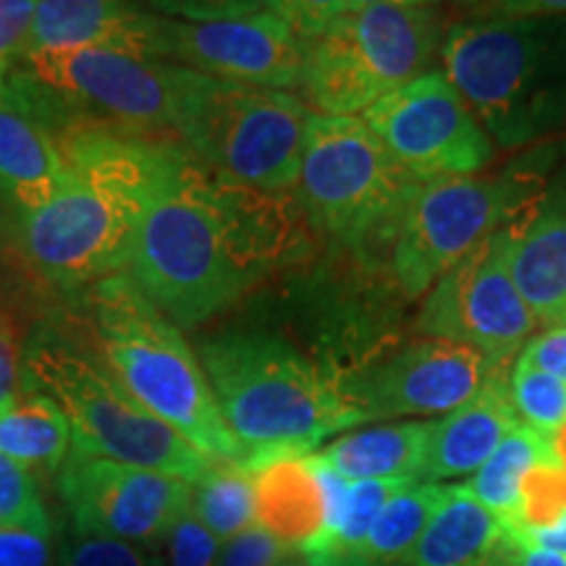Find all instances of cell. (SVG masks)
Here are the masks:
<instances>
[{"instance_id": "cell-18", "label": "cell", "mask_w": 566, "mask_h": 566, "mask_svg": "<svg viewBox=\"0 0 566 566\" xmlns=\"http://www.w3.org/2000/svg\"><path fill=\"white\" fill-rule=\"evenodd\" d=\"M506 226L516 289L546 323L566 300V160Z\"/></svg>"}, {"instance_id": "cell-14", "label": "cell", "mask_w": 566, "mask_h": 566, "mask_svg": "<svg viewBox=\"0 0 566 566\" xmlns=\"http://www.w3.org/2000/svg\"><path fill=\"white\" fill-rule=\"evenodd\" d=\"M401 171L417 184L478 176L495 147L443 71H424L363 113Z\"/></svg>"}, {"instance_id": "cell-36", "label": "cell", "mask_w": 566, "mask_h": 566, "mask_svg": "<svg viewBox=\"0 0 566 566\" xmlns=\"http://www.w3.org/2000/svg\"><path fill=\"white\" fill-rule=\"evenodd\" d=\"M21 357L17 325L0 307V415L21 396Z\"/></svg>"}, {"instance_id": "cell-25", "label": "cell", "mask_w": 566, "mask_h": 566, "mask_svg": "<svg viewBox=\"0 0 566 566\" xmlns=\"http://www.w3.org/2000/svg\"><path fill=\"white\" fill-rule=\"evenodd\" d=\"M71 446V424L51 396L21 391L0 415V454L27 470L59 472Z\"/></svg>"}, {"instance_id": "cell-20", "label": "cell", "mask_w": 566, "mask_h": 566, "mask_svg": "<svg viewBox=\"0 0 566 566\" xmlns=\"http://www.w3.org/2000/svg\"><path fill=\"white\" fill-rule=\"evenodd\" d=\"M516 424L520 420L509 401L506 380L499 375L467 405L436 422L420 483L441 485V480L475 475Z\"/></svg>"}, {"instance_id": "cell-30", "label": "cell", "mask_w": 566, "mask_h": 566, "mask_svg": "<svg viewBox=\"0 0 566 566\" xmlns=\"http://www.w3.org/2000/svg\"><path fill=\"white\" fill-rule=\"evenodd\" d=\"M55 566H163V558L132 543L71 533Z\"/></svg>"}, {"instance_id": "cell-28", "label": "cell", "mask_w": 566, "mask_h": 566, "mask_svg": "<svg viewBox=\"0 0 566 566\" xmlns=\"http://www.w3.org/2000/svg\"><path fill=\"white\" fill-rule=\"evenodd\" d=\"M512 367L506 391L516 420L556 441L566 428V384L525 363H514Z\"/></svg>"}, {"instance_id": "cell-29", "label": "cell", "mask_w": 566, "mask_h": 566, "mask_svg": "<svg viewBox=\"0 0 566 566\" xmlns=\"http://www.w3.org/2000/svg\"><path fill=\"white\" fill-rule=\"evenodd\" d=\"M51 520L32 470L0 454V525Z\"/></svg>"}, {"instance_id": "cell-27", "label": "cell", "mask_w": 566, "mask_h": 566, "mask_svg": "<svg viewBox=\"0 0 566 566\" xmlns=\"http://www.w3.org/2000/svg\"><path fill=\"white\" fill-rule=\"evenodd\" d=\"M192 514L218 541H231L254 527V483L237 462H216L195 483Z\"/></svg>"}, {"instance_id": "cell-7", "label": "cell", "mask_w": 566, "mask_h": 566, "mask_svg": "<svg viewBox=\"0 0 566 566\" xmlns=\"http://www.w3.org/2000/svg\"><path fill=\"white\" fill-rule=\"evenodd\" d=\"M21 391L51 396L69 417L71 451L197 483L216 459L147 412L101 352L55 325H42L21 357Z\"/></svg>"}, {"instance_id": "cell-4", "label": "cell", "mask_w": 566, "mask_h": 566, "mask_svg": "<svg viewBox=\"0 0 566 566\" xmlns=\"http://www.w3.org/2000/svg\"><path fill=\"white\" fill-rule=\"evenodd\" d=\"M200 363L247 472L275 457H310L323 438L365 422L338 373L265 331L205 338Z\"/></svg>"}, {"instance_id": "cell-8", "label": "cell", "mask_w": 566, "mask_h": 566, "mask_svg": "<svg viewBox=\"0 0 566 566\" xmlns=\"http://www.w3.org/2000/svg\"><path fill=\"white\" fill-rule=\"evenodd\" d=\"M310 116L307 103L292 92L184 69L171 129L212 171L283 195L300 179Z\"/></svg>"}, {"instance_id": "cell-39", "label": "cell", "mask_w": 566, "mask_h": 566, "mask_svg": "<svg viewBox=\"0 0 566 566\" xmlns=\"http://www.w3.org/2000/svg\"><path fill=\"white\" fill-rule=\"evenodd\" d=\"M543 325H548V328H551V325H566V300L558 304V307L554 310V313H551V317Z\"/></svg>"}, {"instance_id": "cell-11", "label": "cell", "mask_w": 566, "mask_h": 566, "mask_svg": "<svg viewBox=\"0 0 566 566\" xmlns=\"http://www.w3.org/2000/svg\"><path fill=\"white\" fill-rule=\"evenodd\" d=\"M166 17L160 61L265 90H302L307 40L289 3H153Z\"/></svg>"}, {"instance_id": "cell-19", "label": "cell", "mask_w": 566, "mask_h": 566, "mask_svg": "<svg viewBox=\"0 0 566 566\" xmlns=\"http://www.w3.org/2000/svg\"><path fill=\"white\" fill-rule=\"evenodd\" d=\"M66 163L38 122L0 103V226L9 231L59 195Z\"/></svg>"}, {"instance_id": "cell-16", "label": "cell", "mask_w": 566, "mask_h": 566, "mask_svg": "<svg viewBox=\"0 0 566 566\" xmlns=\"http://www.w3.org/2000/svg\"><path fill=\"white\" fill-rule=\"evenodd\" d=\"M499 375L501 367L485 354L422 336L378 363L338 373V384L365 422H396L454 412Z\"/></svg>"}, {"instance_id": "cell-33", "label": "cell", "mask_w": 566, "mask_h": 566, "mask_svg": "<svg viewBox=\"0 0 566 566\" xmlns=\"http://www.w3.org/2000/svg\"><path fill=\"white\" fill-rule=\"evenodd\" d=\"M32 0H0V101L6 82L24 55L27 34L34 19Z\"/></svg>"}, {"instance_id": "cell-5", "label": "cell", "mask_w": 566, "mask_h": 566, "mask_svg": "<svg viewBox=\"0 0 566 566\" xmlns=\"http://www.w3.org/2000/svg\"><path fill=\"white\" fill-rule=\"evenodd\" d=\"M307 40L302 90L321 116H357L428 71L443 45L436 6L407 0H294Z\"/></svg>"}, {"instance_id": "cell-21", "label": "cell", "mask_w": 566, "mask_h": 566, "mask_svg": "<svg viewBox=\"0 0 566 566\" xmlns=\"http://www.w3.org/2000/svg\"><path fill=\"white\" fill-rule=\"evenodd\" d=\"M254 522L275 541L300 551L323 533L328 520L325 491L310 457H275L250 470Z\"/></svg>"}, {"instance_id": "cell-22", "label": "cell", "mask_w": 566, "mask_h": 566, "mask_svg": "<svg viewBox=\"0 0 566 566\" xmlns=\"http://www.w3.org/2000/svg\"><path fill=\"white\" fill-rule=\"evenodd\" d=\"M436 420H396L336 438L317 462L349 483L363 480H412L420 483Z\"/></svg>"}, {"instance_id": "cell-9", "label": "cell", "mask_w": 566, "mask_h": 566, "mask_svg": "<svg viewBox=\"0 0 566 566\" xmlns=\"http://www.w3.org/2000/svg\"><path fill=\"white\" fill-rule=\"evenodd\" d=\"M181 76L184 66L176 63L111 51L34 53L11 71L0 103L53 137L82 124L171 129Z\"/></svg>"}, {"instance_id": "cell-13", "label": "cell", "mask_w": 566, "mask_h": 566, "mask_svg": "<svg viewBox=\"0 0 566 566\" xmlns=\"http://www.w3.org/2000/svg\"><path fill=\"white\" fill-rule=\"evenodd\" d=\"M537 317L512 275L509 226L475 247L424 294L417 331L485 354L504 367L533 338Z\"/></svg>"}, {"instance_id": "cell-15", "label": "cell", "mask_w": 566, "mask_h": 566, "mask_svg": "<svg viewBox=\"0 0 566 566\" xmlns=\"http://www.w3.org/2000/svg\"><path fill=\"white\" fill-rule=\"evenodd\" d=\"M59 495L74 535L158 546L192 512L195 483L69 451L59 470Z\"/></svg>"}, {"instance_id": "cell-37", "label": "cell", "mask_w": 566, "mask_h": 566, "mask_svg": "<svg viewBox=\"0 0 566 566\" xmlns=\"http://www.w3.org/2000/svg\"><path fill=\"white\" fill-rule=\"evenodd\" d=\"M491 566H566V556L527 546V543L514 541V537L504 533V541L495 548Z\"/></svg>"}, {"instance_id": "cell-12", "label": "cell", "mask_w": 566, "mask_h": 566, "mask_svg": "<svg viewBox=\"0 0 566 566\" xmlns=\"http://www.w3.org/2000/svg\"><path fill=\"white\" fill-rule=\"evenodd\" d=\"M537 189L541 184L525 171L420 184L394 231V281L409 300L424 296L491 233L504 229Z\"/></svg>"}, {"instance_id": "cell-23", "label": "cell", "mask_w": 566, "mask_h": 566, "mask_svg": "<svg viewBox=\"0 0 566 566\" xmlns=\"http://www.w3.org/2000/svg\"><path fill=\"white\" fill-rule=\"evenodd\" d=\"M501 541L504 522L462 485H449V495L424 527L407 566H491Z\"/></svg>"}, {"instance_id": "cell-40", "label": "cell", "mask_w": 566, "mask_h": 566, "mask_svg": "<svg viewBox=\"0 0 566 566\" xmlns=\"http://www.w3.org/2000/svg\"><path fill=\"white\" fill-rule=\"evenodd\" d=\"M554 443H556V454H558V459H562V467H564V472H566V428L556 436Z\"/></svg>"}, {"instance_id": "cell-6", "label": "cell", "mask_w": 566, "mask_h": 566, "mask_svg": "<svg viewBox=\"0 0 566 566\" xmlns=\"http://www.w3.org/2000/svg\"><path fill=\"white\" fill-rule=\"evenodd\" d=\"M87 304L97 352L118 384L205 457L242 464V446L218 409L202 363L132 275L92 283Z\"/></svg>"}, {"instance_id": "cell-35", "label": "cell", "mask_w": 566, "mask_h": 566, "mask_svg": "<svg viewBox=\"0 0 566 566\" xmlns=\"http://www.w3.org/2000/svg\"><path fill=\"white\" fill-rule=\"evenodd\" d=\"M516 363L537 367V370L554 375L566 384V325H551V328L535 334L522 346Z\"/></svg>"}, {"instance_id": "cell-2", "label": "cell", "mask_w": 566, "mask_h": 566, "mask_svg": "<svg viewBox=\"0 0 566 566\" xmlns=\"http://www.w3.org/2000/svg\"><path fill=\"white\" fill-rule=\"evenodd\" d=\"M66 179L11 237L40 279L84 286L129 268L147 202L189 147L158 126L82 124L63 132Z\"/></svg>"}, {"instance_id": "cell-31", "label": "cell", "mask_w": 566, "mask_h": 566, "mask_svg": "<svg viewBox=\"0 0 566 566\" xmlns=\"http://www.w3.org/2000/svg\"><path fill=\"white\" fill-rule=\"evenodd\" d=\"M221 541L192 512L176 522L163 541V566H216Z\"/></svg>"}, {"instance_id": "cell-34", "label": "cell", "mask_w": 566, "mask_h": 566, "mask_svg": "<svg viewBox=\"0 0 566 566\" xmlns=\"http://www.w3.org/2000/svg\"><path fill=\"white\" fill-rule=\"evenodd\" d=\"M289 554L292 548L254 525L223 543L216 566H279Z\"/></svg>"}, {"instance_id": "cell-17", "label": "cell", "mask_w": 566, "mask_h": 566, "mask_svg": "<svg viewBox=\"0 0 566 566\" xmlns=\"http://www.w3.org/2000/svg\"><path fill=\"white\" fill-rule=\"evenodd\" d=\"M166 17L116 0H40L24 55L111 51L160 61ZM21 55V59H24Z\"/></svg>"}, {"instance_id": "cell-32", "label": "cell", "mask_w": 566, "mask_h": 566, "mask_svg": "<svg viewBox=\"0 0 566 566\" xmlns=\"http://www.w3.org/2000/svg\"><path fill=\"white\" fill-rule=\"evenodd\" d=\"M0 566H55L51 520L0 525Z\"/></svg>"}, {"instance_id": "cell-26", "label": "cell", "mask_w": 566, "mask_h": 566, "mask_svg": "<svg viewBox=\"0 0 566 566\" xmlns=\"http://www.w3.org/2000/svg\"><path fill=\"white\" fill-rule=\"evenodd\" d=\"M449 495V485L415 483L396 493L344 566H407L420 535Z\"/></svg>"}, {"instance_id": "cell-41", "label": "cell", "mask_w": 566, "mask_h": 566, "mask_svg": "<svg viewBox=\"0 0 566 566\" xmlns=\"http://www.w3.org/2000/svg\"><path fill=\"white\" fill-rule=\"evenodd\" d=\"M279 566H310V564H307V558L300 554V551H292V554L283 558Z\"/></svg>"}, {"instance_id": "cell-1", "label": "cell", "mask_w": 566, "mask_h": 566, "mask_svg": "<svg viewBox=\"0 0 566 566\" xmlns=\"http://www.w3.org/2000/svg\"><path fill=\"white\" fill-rule=\"evenodd\" d=\"M304 218L296 197L247 187L189 153L139 218L129 275L168 321L195 328L307 254Z\"/></svg>"}, {"instance_id": "cell-3", "label": "cell", "mask_w": 566, "mask_h": 566, "mask_svg": "<svg viewBox=\"0 0 566 566\" xmlns=\"http://www.w3.org/2000/svg\"><path fill=\"white\" fill-rule=\"evenodd\" d=\"M441 59L493 147L522 150L566 126V0L501 3L449 27Z\"/></svg>"}, {"instance_id": "cell-38", "label": "cell", "mask_w": 566, "mask_h": 566, "mask_svg": "<svg viewBox=\"0 0 566 566\" xmlns=\"http://www.w3.org/2000/svg\"><path fill=\"white\" fill-rule=\"evenodd\" d=\"M506 535L520 543H527V546L554 551L558 556H566V509L546 527L525 530V533H506Z\"/></svg>"}, {"instance_id": "cell-10", "label": "cell", "mask_w": 566, "mask_h": 566, "mask_svg": "<svg viewBox=\"0 0 566 566\" xmlns=\"http://www.w3.org/2000/svg\"><path fill=\"white\" fill-rule=\"evenodd\" d=\"M417 187L363 116H310L296 202L328 237L363 244L396 231Z\"/></svg>"}, {"instance_id": "cell-24", "label": "cell", "mask_w": 566, "mask_h": 566, "mask_svg": "<svg viewBox=\"0 0 566 566\" xmlns=\"http://www.w3.org/2000/svg\"><path fill=\"white\" fill-rule=\"evenodd\" d=\"M556 459L554 438L535 433L520 422L462 488L509 527L520 514L522 488H525L530 472L546 462H556Z\"/></svg>"}]
</instances>
